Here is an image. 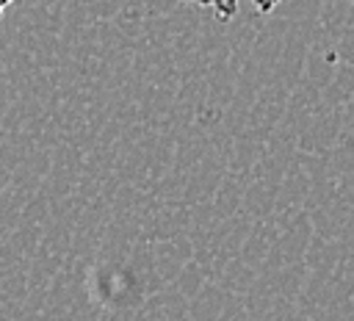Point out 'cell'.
<instances>
[{
  "mask_svg": "<svg viewBox=\"0 0 354 321\" xmlns=\"http://www.w3.org/2000/svg\"><path fill=\"white\" fill-rule=\"evenodd\" d=\"M183 3H194V6H202L207 11H213L218 19H232L243 6H252L257 14H271L282 0H183Z\"/></svg>",
  "mask_w": 354,
  "mask_h": 321,
  "instance_id": "6da1fadb",
  "label": "cell"
},
{
  "mask_svg": "<svg viewBox=\"0 0 354 321\" xmlns=\"http://www.w3.org/2000/svg\"><path fill=\"white\" fill-rule=\"evenodd\" d=\"M14 3H19V0H0V17L6 14V8H11Z\"/></svg>",
  "mask_w": 354,
  "mask_h": 321,
  "instance_id": "7a4b0ae2",
  "label": "cell"
}]
</instances>
